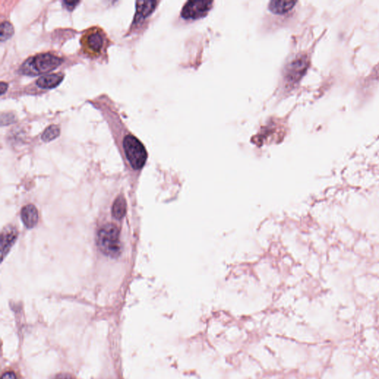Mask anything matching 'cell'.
<instances>
[{
  "mask_svg": "<svg viewBox=\"0 0 379 379\" xmlns=\"http://www.w3.org/2000/svg\"><path fill=\"white\" fill-rule=\"evenodd\" d=\"M98 248L104 255L112 259L118 258L122 253L120 234L117 225L106 224L99 230L96 236Z\"/></svg>",
  "mask_w": 379,
  "mask_h": 379,
  "instance_id": "obj_1",
  "label": "cell"
},
{
  "mask_svg": "<svg viewBox=\"0 0 379 379\" xmlns=\"http://www.w3.org/2000/svg\"><path fill=\"white\" fill-rule=\"evenodd\" d=\"M63 59L50 53H40L28 59L19 68L26 76H36L53 71L63 63Z\"/></svg>",
  "mask_w": 379,
  "mask_h": 379,
  "instance_id": "obj_2",
  "label": "cell"
},
{
  "mask_svg": "<svg viewBox=\"0 0 379 379\" xmlns=\"http://www.w3.org/2000/svg\"><path fill=\"white\" fill-rule=\"evenodd\" d=\"M123 148L130 166L135 170L145 166L148 153L141 142L134 136L127 135L123 140Z\"/></svg>",
  "mask_w": 379,
  "mask_h": 379,
  "instance_id": "obj_3",
  "label": "cell"
},
{
  "mask_svg": "<svg viewBox=\"0 0 379 379\" xmlns=\"http://www.w3.org/2000/svg\"><path fill=\"white\" fill-rule=\"evenodd\" d=\"M213 2L205 0H190L182 9V16L185 19H197L207 14L213 6Z\"/></svg>",
  "mask_w": 379,
  "mask_h": 379,
  "instance_id": "obj_4",
  "label": "cell"
},
{
  "mask_svg": "<svg viewBox=\"0 0 379 379\" xmlns=\"http://www.w3.org/2000/svg\"><path fill=\"white\" fill-rule=\"evenodd\" d=\"M82 44L85 50L91 55L100 53L104 45V36L99 29H90L83 35Z\"/></svg>",
  "mask_w": 379,
  "mask_h": 379,
  "instance_id": "obj_5",
  "label": "cell"
},
{
  "mask_svg": "<svg viewBox=\"0 0 379 379\" xmlns=\"http://www.w3.org/2000/svg\"><path fill=\"white\" fill-rule=\"evenodd\" d=\"M18 236V232L14 227H6L2 232L1 252L2 260L5 259Z\"/></svg>",
  "mask_w": 379,
  "mask_h": 379,
  "instance_id": "obj_6",
  "label": "cell"
},
{
  "mask_svg": "<svg viewBox=\"0 0 379 379\" xmlns=\"http://www.w3.org/2000/svg\"><path fill=\"white\" fill-rule=\"evenodd\" d=\"M158 2L156 1H138L136 3L137 12L134 16L133 24H138L142 22L145 18L150 16L156 9Z\"/></svg>",
  "mask_w": 379,
  "mask_h": 379,
  "instance_id": "obj_7",
  "label": "cell"
},
{
  "mask_svg": "<svg viewBox=\"0 0 379 379\" xmlns=\"http://www.w3.org/2000/svg\"><path fill=\"white\" fill-rule=\"evenodd\" d=\"M21 219L24 225L29 229H32L37 225L39 220V214L35 206L28 205L22 207L21 210Z\"/></svg>",
  "mask_w": 379,
  "mask_h": 379,
  "instance_id": "obj_8",
  "label": "cell"
},
{
  "mask_svg": "<svg viewBox=\"0 0 379 379\" xmlns=\"http://www.w3.org/2000/svg\"><path fill=\"white\" fill-rule=\"evenodd\" d=\"M64 75L62 73H52L41 76L37 81L38 87L42 89H52L57 87L63 82Z\"/></svg>",
  "mask_w": 379,
  "mask_h": 379,
  "instance_id": "obj_9",
  "label": "cell"
},
{
  "mask_svg": "<svg viewBox=\"0 0 379 379\" xmlns=\"http://www.w3.org/2000/svg\"><path fill=\"white\" fill-rule=\"evenodd\" d=\"M306 60L304 58L298 59L290 65L287 77L292 82L297 81L302 76V73L306 70Z\"/></svg>",
  "mask_w": 379,
  "mask_h": 379,
  "instance_id": "obj_10",
  "label": "cell"
},
{
  "mask_svg": "<svg viewBox=\"0 0 379 379\" xmlns=\"http://www.w3.org/2000/svg\"><path fill=\"white\" fill-rule=\"evenodd\" d=\"M127 212L126 200L123 196L117 197L112 206V215L116 220H122Z\"/></svg>",
  "mask_w": 379,
  "mask_h": 379,
  "instance_id": "obj_11",
  "label": "cell"
},
{
  "mask_svg": "<svg viewBox=\"0 0 379 379\" xmlns=\"http://www.w3.org/2000/svg\"><path fill=\"white\" fill-rule=\"evenodd\" d=\"M296 2L293 1H271L269 3V9L274 14H284L294 7Z\"/></svg>",
  "mask_w": 379,
  "mask_h": 379,
  "instance_id": "obj_12",
  "label": "cell"
},
{
  "mask_svg": "<svg viewBox=\"0 0 379 379\" xmlns=\"http://www.w3.org/2000/svg\"><path fill=\"white\" fill-rule=\"evenodd\" d=\"M60 134V127L56 125H50L45 129V131L42 134V140L44 142H50L55 140Z\"/></svg>",
  "mask_w": 379,
  "mask_h": 379,
  "instance_id": "obj_13",
  "label": "cell"
},
{
  "mask_svg": "<svg viewBox=\"0 0 379 379\" xmlns=\"http://www.w3.org/2000/svg\"><path fill=\"white\" fill-rule=\"evenodd\" d=\"M14 34V26L9 22H3L1 24V32H0V40L2 42L11 38Z\"/></svg>",
  "mask_w": 379,
  "mask_h": 379,
  "instance_id": "obj_14",
  "label": "cell"
},
{
  "mask_svg": "<svg viewBox=\"0 0 379 379\" xmlns=\"http://www.w3.org/2000/svg\"><path fill=\"white\" fill-rule=\"evenodd\" d=\"M79 1H63V4L64 7L66 8L68 11H71L76 8L78 4H79Z\"/></svg>",
  "mask_w": 379,
  "mask_h": 379,
  "instance_id": "obj_15",
  "label": "cell"
},
{
  "mask_svg": "<svg viewBox=\"0 0 379 379\" xmlns=\"http://www.w3.org/2000/svg\"><path fill=\"white\" fill-rule=\"evenodd\" d=\"M2 379H16V377L14 372H7L3 374Z\"/></svg>",
  "mask_w": 379,
  "mask_h": 379,
  "instance_id": "obj_16",
  "label": "cell"
},
{
  "mask_svg": "<svg viewBox=\"0 0 379 379\" xmlns=\"http://www.w3.org/2000/svg\"><path fill=\"white\" fill-rule=\"evenodd\" d=\"M8 87V85L7 83H4V82H2L1 84H0V90H1V95L3 96V95H4L5 93L7 91Z\"/></svg>",
  "mask_w": 379,
  "mask_h": 379,
  "instance_id": "obj_17",
  "label": "cell"
},
{
  "mask_svg": "<svg viewBox=\"0 0 379 379\" xmlns=\"http://www.w3.org/2000/svg\"><path fill=\"white\" fill-rule=\"evenodd\" d=\"M55 379H74L71 375H68V374H60V375H57Z\"/></svg>",
  "mask_w": 379,
  "mask_h": 379,
  "instance_id": "obj_18",
  "label": "cell"
}]
</instances>
